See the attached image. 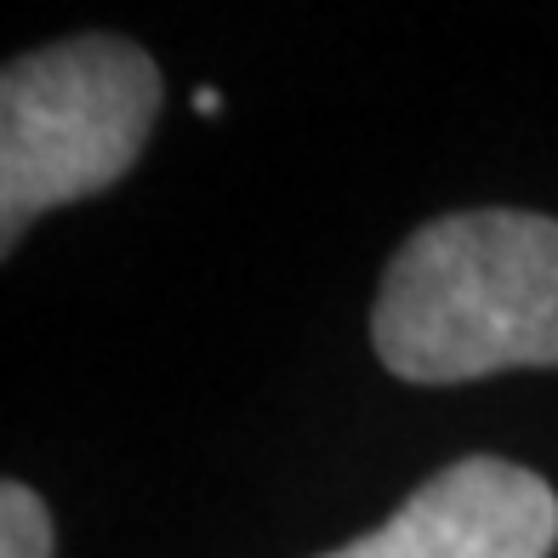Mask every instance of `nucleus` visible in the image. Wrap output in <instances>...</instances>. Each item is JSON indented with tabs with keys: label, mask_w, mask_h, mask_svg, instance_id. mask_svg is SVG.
I'll list each match as a JSON object with an SVG mask.
<instances>
[{
	"label": "nucleus",
	"mask_w": 558,
	"mask_h": 558,
	"mask_svg": "<svg viewBox=\"0 0 558 558\" xmlns=\"http://www.w3.org/2000/svg\"><path fill=\"white\" fill-rule=\"evenodd\" d=\"M376 360L404 383L558 365V222L536 211H456L399 245L371 314Z\"/></svg>",
	"instance_id": "nucleus-1"
},
{
	"label": "nucleus",
	"mask_w": 558,
	"mask_h": 558,
	"mask_svg": "<svg viewBox=\"0 0 558 558\" xmlns=\"http://www.w3.org/2000/svg\"><path fill=\"white\" fill-rule=\"evenodd\" d=\"M160 114V69L132 40L74 35L0 74V245L40 211L132 171Z\"/></svg>",
	"instance_id": "nucleus-2"
},
{
	"label": "nucleus",
	"mask_w": 558,
	"mask_h": 558,
	"mask_svg": "<svg viewBox=\"0 0 558 558\" xmlns=\"http://www.w3.org/2000/svg\"><path fill=\"white\" fill-rule=\"evenodd\" d=\"M558 547V496L542 473L501 456H468L404 496L371 536L325 558H547Z\"/></svg>",
	"instance_id": "nucleus-3"
},
{
	"label": "nucleus",
	"mask_w": 558,
	"mask_h": 558,
	"mask_svg": "<svg viewBox=\"0 0 558 558\" xmlns=\"http://www.w3.org/2000/svg\"><path fill=\"white\" fill-rule=\"evenodd\" d=\"M0 558H52V519H46V501L7 478L0 485Z\"/></svg>",
	"instance_id": "nucleus-4"
},
{
	"label": "nucleus",
	"mask_w": 558,
	"mask_h": 558,
	"mask_svg": "<svg viewBox=\"0 0 558 558\" xmlns=\"http://www.w3.org/2000/svg\"><path fill=\"white\" fill-rule=\"evenodd\" d=\"M194 109H199V114H217V109H222V97H217L211 86H199V92H194Z\"/></svg>",
	"instance_id": "nucleus-5"
}]
</instances>
